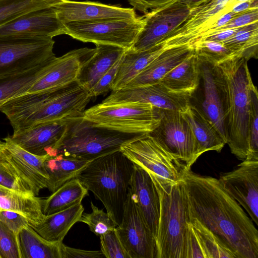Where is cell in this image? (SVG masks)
Returning <instances> with one entry per match:
<instances>
[{"mask_svg": "<svg viewBox=\"0 0 258 258\" xmlns=\"http://www.w3.org/2000/svg\"><path fill=\"white\" fill-rule=\"evenodd\" d=\"M88 190L77 178H74L59 187L46 198L42 199V211L48 215L64 210L82 203Z\"/></svg>", "mask_w": 258, "mask_h": 258, "instance_id": "obj_34", "label": "cell"}, {"mask_svg": "<svg viewBox=\"0 0 258 258\" xmlns=\"http://www.w3.org/2000/svg\"><path fill=\"white\" fill-rule=\"evenodd\" d=\"M117 234L130 258H156V239L129 190Z\"/></svg>", "mask_w": 258, "mask_h": 258, "instance_id": "obj_13", "label": "cell"}, {"mask_svg": "<svg viewBox=\"0 0 258 258\" xmlns=\"http://www.w3.org/2000/svg\"><path fill=\"white\" fill-rule=\"evenodd\" d=\"M121 57L101 77L90 91L92 97L100 95L110 89L111 86L115 78Z\"/></svg>", "mask_w": 258, "mask_h": 258, "instance_id": "obj_45", "label": "cell"}, {"mask_svg": "<svg viewBox=\"0 0 258 258\" xmlns=\"http://www.w3.org/2000/svg\"><path fill=\"white\" fill-rule=\"evenodd\" d=\"M233 2L234 3V4L238 3V2H245V1H248L250 0H232Z\"/></svg>", "mask_w": 258, "mask_h": 258, "instance_id": "obj_55", "label": "cell"}, {"mask_svg": "<svg viewBox=\"0 0 258 258\" xmlns=\"http://www.w3.org/2000/svg\"><path fill=\"white\" fill-rule=\"evenodd\" d=\"M251 8H258V0H250L234 4L231 11L235 14H240Z\"/></svg>", "mask_w": 258, "mask_h": 258, "instance_id": "obj_52", "label": "cell"}, {"mask_svg": "<svg viewBox=\"0 0 258 258\" xmlns=\"http://www.w3.org/2000/svg\"><path fill=\"white\" fill-rule=\"evenodd\" d=\"M185 258H205L190 222L186 236Z\"/></svg>", "mask_w": 258, "mask_h": 258, "instance_id": "obj_47", "label": "cell"}, {"mask_svg": "<svg viewBox=\"0 0 258 258\" xmlns=\"http://www.w3.org/2000/svg\"><path fill=\"white\" fill-rule=\"evenodd\" d=\"M166 48L164 43L161 42L143 51L125 50L110 90L116 91L125 88Z\"/></svg>", "mask_w": 258, "mask_h": 258, "instance_id": "obj_27", "label": "cell"}, {"mask_svg": "<svg viewBox=\"0 0 258 258\" xmlns=\"http://www.w3.org/2000/svg\"><path fill=\"white\" fill-rule=\"evenodd\" d=\"M155 184L160 198L156 258H185L190 222L183 181L165 187Z\"/></svg>", "mask_w": 258, "mask_h": 258, "instance_id": "obj_5", "label": "cell"}, {"mask_svg": "<svg viewBox=\"0 0 258 258\" xmlns=\"http://www.w3.org/2000/svg\"><path fill=\"white\" fill-rule=\"evenodd\" d=\"M135 10L145 14L149 9H155L171 3L175 0H127Z\"/></svg>", "mask_w": 258, "mask_h": 258, "instance_id": "obj_49", "label": "cell"}, {"mask_svg": "<svg viewBox=\"0 0 258 258\" xmlns=\"http://www.w3.org/2000/svg\"><path fill=\"white\" fill-rule=\"evenodd\" d=\"M66 134L56 155L92 161L120 151L122 146L146 134L124 133L97 125L79 116L66 119Z\"/></svg>", "mask_w": 258, "mask_h": 258, "instance_id": "obj_4", "label": "cell"}, {"mask_svg": "<svg viewBox=\"0 0 258 258\" xmlns=\"http://www.w3.org/2000/svg\"><path fill=\"white\" fill-rule=\"evenodd\" d=\"M190 10L186 5L175 0L145 13L142 28L130 49L143 51L162 42L185 21Z\"/></svg>", "mask_w": 258, "mask_h": 258, "instance_id": "obj_12", "label": "cell"}, {"mask_svg": "<svg viewBox=\"0 0 258 258\" xmlns=\"http://www.w3.org/2000/svg\"><path fill=\"white\" fill-rule=\"evenodd\" d=\"M52 7L61 23L108 19H133L137 17L133 8H124L98 2L58 0Z\"/></svg>", "mask_w": 258, "mask_h": 258, "instance_id": "obj_21", "label": "cell"}, {"mask_svg": "<svg viewBox=\"0 0 258 258\" xmlns=\"http://www.w3.org/2000/svg\"><path fill=\"white\" fill-rule=\"evenodd\" d=\"M129 190L134 202L156 239L160 213L158 190L149 173L134 163Z\"/></svg>", "mask_w": 258, "mask_h": 258, "instance_id": "obj_23", "label": "cell"}, {"mask_svg": "<svg viewBox=\"0 0 258 258\" xmlns=\"http://www.w3.org/2000/svg\"><path fill=\"white\" fill-rule=\"evenodd\" d=\"M64 34L84 42L110 45L124 49L134 44L144 24L143 16L62 23Z\"/></svg>", "mask_w": 258, "mask_h": 258, "instance_id": "obj_8", "label": "cell"}, {"mask_svg": "<svg viewBox=\"0 0 258 258\" xmlns=\"http://www.w3.org/2000/svg\"><path fill=\"white\" fill-rule=\"evenodd\" d=\"M134 163L121 151L92 160L77 178L103 205L118 225L127 197Z\"/></svg>", "mask_w": 258, "mask_h": 258, "instance_id": "obj_2", "label": "cell"}, {"mask_svg": "<svg viewBox=\"0 0 258 258\" xmlns=\"http://www.w3.org/2000/svg\"><path fill=\"white\" fill-rule=\"evenodd\" d=\"M256 22H258V8H251L238 14L227 24L219 28L214 32L228 29L239 28Z\"/></svg>", "mask_w": 258, "mask_h": 258, "instance_id": "obj_46", "label": "cell"}, {"mask_svg": "<svg viewBox=\"0 0 258 258\" xmlns=\"http://www.w3.org/2000/svg\"><path fill=\"white\" fill-rule=\"evenodd\" d=\"M49 37L0 36V77L27 71L55 55Z\"/></svg>", "mask_w": 258, "mask_h": 258, "instance_id": "obj_10", "label": "cell"}, {"mask_svg": "<svg viewBox=\"0 0 258 258\" xmlns=\"http://www.w3.org/2000/svg\"><path fill=\"white\" fill-rule=\"evenodd\" d=\"M92 212L83 213L79 222L86 224L91 231L100 236L117 226L107 212L99 209L91 202Z\"/></svg>", "mask_w": 258, "mask_h": 258, "instance_id": "obj_40", "label": "cell"}, {"mask_svg": "<svg viewBox=\"0 0 258 258\" xmlns=\"http://www.w3.org/2000/svg\"><path fill=\"white\" fill-rule=\"evenodd\" d=\"M222 44L231 51L233 56L243 58L247 61L252 58L257 59L258 22L238 28Z\"/></svg>", "mask_w": 258, "mask_h": 258, "instance_id": "obj_35", "label": "cell"}, {"mask_svg": "<svg viewBox=\"0 0 258 258\" xmlns=\"http://www.w3.org/2000/svg\"><path fill=\"white\" fill-rule=\"evenodd\" d=\"M191 96L172 92L161 82L112 91L101 104L129 102L149 103L161 110L182 111L190 103Z\"/></svg>", "mask_w": 258, "mask_h": 258, "instance_id": "obj_17", "label": "cell"}, {"mask_svg": "<svg viewBox=\"0 0 258 258\" xmlns=\"http://www.w3.org/2000/svg\"><path fill=\"white\" fill-rule=\"evenodd\" d=\"M149 134L187 169L198 159L195 136L180 111L162 110L159 124Z\"/></svg>", "mask_w": 258, "mask_h": 258, "instance_id": "obj_11", "label": "cell"}, {"mask_svg": "<svg viewBox=\"0 0 258 258\" xmlns=\"http://www.w3.org/2000/svg\"><path fill=\"white\" fill-rule=\"evenodd\" d=\"M247 60L232 56L218 66L224 80L227 108V144L238 159L248 153V117L250 90L253 84Z\"/></svg>", "mask_w": 258, "mask_h": 258, "instance_id": "obj_3", "label": "cell"}, {"mask_svg": "<svg viewBox=\"0 0 258 258\" xmlns=\"http://www.w3.org/2000/svg\"><path fill=\"white\" fill-rule=\"evenodd\" d=\"M0 220L17 234L22 228L29 225L28 220L23 215L7 210L0 209Z\"/></svg>", "mask_w": 258, "mask_h": 258, "instance_id": "obj_44", "label": "cell"}, {"mask_svg": "<svg viewBox=\"0 0 258 258\" xmlns=\"http://www.w3.org/2000/svg\"><path fill=\"white\" fill-rule=\"evenodd\" d=\"M66 119L34 124L10 136L18 146L34 155H56V149L67 131Z\"/></svg>", "mask_w": 258, "mask_h": 258, "instance_id": "obj_20", "label": "cell"}, {"mask_svg": "<svg viewBox=\"0 0 258 258\" xmlns=\"http://www.w3.org/2000/svg\"><path fill=\"white\" fill-rule=\"evenodd\" d=\"M181 3L186 5L190 9L197 7L208 0H178Z\"/></svg>", "mask_w": 258, "mask_h": 258, "instance_id": "obj_53", "label": "cell"}, {"mask_svg": "<svg viewBox=\"0 0 258 258\" xmlns=\"http://www.w3.org/2000/svg\"><path fill=\"white\" fill-rule=\"evenodd\" d=\"M64 34L62 23L53 7L27 13L0 27V36L49 37Z\"/></svg>", "mask_w": 258, "mask_h": 258, "instance_id": "obj_22", "label": "cell"}, {"mask_svg": "<svg viewBox=\"0 0 258 258\" xmlns=\"http://www.w3.org/2000/svg\"><path fill=\"white\" fill-rule=\"evenodd\" d=\"M200 62V76L203 81V100L201 107H197L214 124L227 144V108L222 73L218 66L201 60Z\"/></svg>", "mask_w": 258, "mask_h": 258, "instance_id": "obj_15", "label": "cell"}, {"mask_svg": "<svg viewBox=\"0 0 258 258\" xmlns=\"http://www.w3.org/2000/svg\"><path fill=\"white\" fill-rule=\"evenodd\" d=\"M200 62L194 51L159 81L172 92L193 96L201 79Z\"/></svg>", "mask_w": 258, "mask_h": 258, "instance_id": "obj_28", "label": "cell"}, {"mask_svg": "<svg viewBox=\"0 0 258 258\" xmlns=\"http://www.w3.org/2000/svg\"><path fill=\"white\" fill-rule=\"evenodd\" d=\"M224 189L258 225V159H245L218 179Z\"/></svg>", "mask_w": 258, "mask_h": 258, "instance_id": "obj_16", "label": "cell"}, {"mask_svg": "<svg viewBox=\"0 0 258 258\" xmlns=\"http://www.w3.org/2000/svg\"><path fill=\"white\" fill-rule=\"evenodd\" d=\"M43 198L20 193L0 185V209L18 212L25 216L32 227L39 224L45 215Z\"/></svg>", "mask_w": 258, "mask_h": 258, "instance_id": "obj_30", "label": "cell"}, {"mask_svg": "<svg viewBox=\"0 0 258 258\" xmlns=\"http://www.w3.org/2000/svg\"><path fill=\"white\" fill-rule=\"evenodd\" d=\"M84 208L81 203L64 210L45 215L43 220L32 228L44 239L53 242H62L72 226L79 222Z\"/></svg>", "mask_w": 258, "mask_h": 258, "instance_id": "obj_29", "label": "cell"}, {"mask_svg": "<svg viewBox=\"0 0 258 258\" xmlns=\"http://www.w3.org/2000/svg\"><path fill=\"white\" fill-rule=\"evenodd\" d=\"M189 216L211 231L236 258H258V231L218 179L184 171Z\"/></svg>", "mask_w": 258, "mask_h": 258, "instance_id": "obj_1", "label": "cell"}, {"mask_svg": "<svg viewBox=\"0 0 258 258\" xmlns=\"http://www.w3.org/2000/svg\"><path fill=\"white\" fill-rule=\"evenodd\" d=\"M132 162L147 171L153 181L162 187L182 180L186 166L166 151L149 134L121 148Z\"/></svg>", "mask_w": 258, "mask_h": 258, "instance_id": "obj_7", "label": "cell"}, {"mask_svg": "<svg viewBox=\"0 0 258 258\" xmlns=\"http://www.w3.org/2000/svg\"><path fill=\"white\" fill-rule=\"evenodd\" d=\"M234 4L232 0H208L191 9L185 21L162 42L167 47L194 45L207 34L219 17L231 10Z\"/></svg>", "mask_w": 258, "mask_h": 258, "instance_id": "obj_14", "label": "cell"}, {"mask_svg": "<svg viewBox=\"0 0 258 258\" xmlns=\"http://www.w3.org/2000/svg\"><path fill=\"white\" fill-rule=\"evenodd\" d=\"M161 113L162 110L149 103H100L85 110L83 117L97 125L122 132L150 134L159 124Z\"/></svg>", "mask_w": 258, "mask_h": 258, "instance_id": "obj_6", "label": "cell"}, {"mask_svg": "<svg viewBox=\"0 0 258 258\" xmlns=\"http://www.w3.org/2000/svg\"><path fill=\"white\" fill-rule=\"evenodd\" d=\"M189 124L197 145L198 158L209 151L220 152L225 142L214 124L196 106L190 103L180 112Z\"/></svg>", "mask_w": 258, "mask_h": 258, "instance_id": "obj_25", "label": "cell"}, {"mask_svg": "<svg viewBox=\"0 0 258 258\" xmlns=\"http://www.w3.org/2000/svg\"><path fill=\"white\" fill-rule=\"evenodd\" d=\"M193 45L195 53L200 60L215 66L233 56L221 43L200 40Z\"/></svg>", "mask_w": 258, "mask_h": 258, "instance_id": "obj_38", "label": "cell"}, {"mask_svg": "<svg viewBox=\"0 0 258 258\" xmlns=\"http://www.w3.org/2000/svg\"><path fill=\"white\" fill-rule=\"evenodd\" d=\"M5 147L1 155L5 161L28 184L33 195L47 188L48 175L44 162L48 155L38 156L15 143L10 136L4 139Z\"/></svg>", "mask_w": 258, "mask_h": 258, "instance_id": "obj_19", "label": "cell"}, {"mask_svg": "<svg viewBox=\"0 0 258 258\" xmlns=\"http://www.w3.org/2000/svg\"><path fill=\"white\" fill-rule=\"evenodd\" d=\"M92 56L81 67L77 81L89 91L122 57L125 49L110 45H96Z\"/></svg>", "mask_w": 258, "mask_h": 258, "instance_id": "obj_26", "label": "cell"}, {"mask_svg": "<svg viewBox=\"0 0 258 258\" xmlns=\"http://www.w3.org/2000/svg\"><path fill=\"white\" fill-rule=\"evenodd\" d=\"M92 161L69 158L61 154L48 155L44 162L48 175L47 188L53 192L67 182L77 178Z\"/></svg>", "mask_w": 258, "mask_h": 258, "instance_id": "obj_31", "label": "cell"}, {"mask_svg": "<svg viewBox=\"0 0 258 258\" xmlns=\"http://www.w3.org/2000/svg\"><path fill=\"white\" fill-rule=\"evenodd\" d=\"M92 97L77 81L50 90L46 100L28 116L10 122L14 132L36 123L81 116Z\"/></svg>", "mask_w": 258, "mask_h": 258, "instance_id": "obj_9", "label": "cell"}, {"mask_svg": "<svg viewBox=\"0 0 258 258\" xmlns=\"http://www.w3.org/2000/svg\"><path fill=\"white\" fill-rule=\"evenodd\" d=\"M95 48L74 49L64 55L52 57L43 75L26 93L58 88L77 81L82 66L94 54Z\"/></svg>", "mask_w": 258, "mask_h": 258, "instance_id": "obj_18", "label": "cell"}, {"mask_svg": "<svg viewBox=\"0 0 258 258\" xmlns=\"http://www.w3.org/2000/svg\"><path fill=\"white\" fill-rule=\"evenodd\" d=\"M0 185L20 193L34 196L28 184L5 161L1 154Z\"/></svg>", "mask_w": 258, "mask_h": 258, "instance_id": "obj_41", "label": "cell"}, {"mask_svg": "<svg viewBox=\"0 0 258 258\" xmlns=\"http://www.w3.org/2000/svg\"><path fill=\"white\" fill-rule=\"evenodd\" d=\"M194 51V46L190 44L166 48L124 88L143 86L159 82Z\"/></svg>", "mask_w": 258, "mask_h": 258, "instance_id": "obj_24", "label": "cell"}, {"mask_svg": "<svg viewBox=\"0 0 258 258\" xmlns=\"http://www.w3.org/2000/svg\"><path fill=\"white\" fill-rule=\"evenodd\" d=\"M4 147H5V142H2L0 140V154H1L2 151H3V150L4 149Z\"/></svg>", "mask_w": 258, "mask_h": 258, "instance_id": "obj_54", "label": "cell"}, {"mask_svg": "<svg viewBox=\"0 0 258 258\" xmlns=\"http://www.w3.org/2000/svg\"><path fill=\"white\" fill-rule=\"evenodd\" d=\"M189 222L205 258H236L233 253L197 219L189 216Z\"/></svg>", "mask_w": 258, "mask_h": 258, "instance_id": "obj_36", "label": "cell"}, {"mask_svg": "<svg viewBox=\"0 0 258 258\" xmlns=\"http://www.w3.org/2000/svg\"><path fill=\"white\" fill-rule=\"evenodd\" d=\"M62 258H103L101 250H87L73 248L63 243L61 246Z\"/></svg>", "mask_w": 258, "mask_h": 258, "instance_id": "obj_48", "label": "cell"}, {"mask_svg": "<svg viewBox=\"0 0 258 258\" xmlns=\"http://www.w3.org/2000/svg\"><path fill=\"white\" fill-rule=\"evenodd\" d=\"M248 117L249 151L246 159H258V93L253 84L250 90Z\"/></svg>", "mask_w": 258, "mask_h": 258, "instance_id": "obj_39", "label": "cell"}, {"mask_svg": "<svg viewBox=\"0 0 258 258\" xmlns=\"http://www.w3.org/2000/svg\"><path fill=\"white\" fill-rule=\"evenodd\" d=\"M21 258H62V242L48 241L29 225L18 233Z\"/></svg>", "mask_w": 258, "mask_h": 258, "instance_id": "obj_32", "label": "cell"}, {"mask_svg": "<svg viewBox=\"0 0 258 258\" xmlns=\"http://www.w3.org/2000/svg\"><path fill=\"white\" fill-rule=\"evenodd\" d=\"M237 28H238L228 29L214 32L201 38L200 40L214 41L222 43L223 41L230 37L236 31Z\"/></svg>", "mask_w": 258, "mask_h": 258, "instance_id": "obj_50", "label": "cell"}, {"mask_svg": "<svg viewBox=\"0 0 258 258\" xmlns=\"http://www.w3.org/2000/svg\"><path fill=\"white\" fill-rule=\"evenodd\" d=\"M0 258H21L18 234L0 220Z\"/></svg>", "mask_w": 258, "mask_h": 258, "instance_id": "obj_43", "label": "cell"}, {"mask_svg": "<svg viewBox=\"0 0 258 258\" xmlns=\"http://www.w3.org/2000/svg\"><path fill=\"white\" fill-rule=\"evenodd\" d=\"M50 59L27 71L0 77V108L11 99L26 93L43 75Z\"/></svg>", "mask_w": 258, "mask_h": 258, "instance_id": "obj_33", "label": "cell"}, {"mask_svg": "<svg viewBox=\"0 0 258 258\" xmlns=\"http://www.w3.org/2000/svg\"><path fill=\"white\" fill-rule=\"evenodd\" d=\"M58 0H0V27L33 10L52 6Z\"/></svg>", "mask_w": 258, "mask_h": 258, "instance_id": "obj_37", "label": "cell"}, {"mask_svg": "<svg viewBox=\"0 0 258 258\" xmlns=\"http://www.w3.org/2000/svg\"><path fill=\"white\" fill-rule=\"evenodd\" d=\"M238 14H235L231 10L223 13L219 17L215 23L213 25L210 31L204 37L214 33L219 28L224 26Z\"/></svg>", "mask_w": 258, "mask_h": 258, "instance_id": "obj_51", "label": "cell"}, {"mask_svg": "<svg viewBox=\"0 0 258 258\" xmlns=\"http://www.w3.org/2000/svg\"><path fill=\"white\" fill-rule=\"evenodd\" d=\"M101 251L107 258H130L116 231V228L99 236Z\"/></svg>", "mask_w": 258, "mask_h": 258, "instance_id": "obj_42", "label": "cell"}]
</instances>
